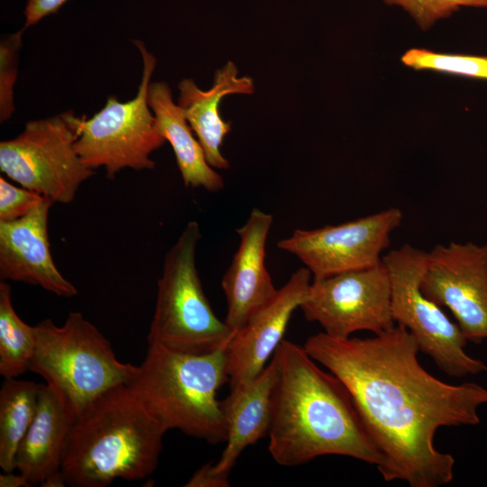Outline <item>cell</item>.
Returning <instances> with one entry per match:
<instances>
[{"label": "cell", "mask_w": 487, "mask_h": 487, "mask_svg": "<svg viewBox=\"0 0 487 487\" xmlns=\"http://www.w3.org/2000/svg\"><path fill=\"white\" fill-rule=\"evenodd\" d=\"M303 347L348 390L361 419L384 457L386 482L438 487L454 478L455 458L434 445L441 427L474 426L487 388L446 383L418 359L419 348L400 325L372 337L338 339L324 332Z\"/></svg>", "instance_id": "6da1fadb"}, {"label": "cell", "mask_w": 487, "mask_h": 487, "mask_svg": "<svg viewBox=\"0 0 487 487\" xmlns=\"http://www.w3.org/2000/svg\"><path fill=\"white\" fill-rule=\"evenodd\" d=\"M275 354L269 452L282 466L328 455L349 456L377 469L384 457L371 439L353 399L333 373L320 369L303 346L282 340Z\"/></svg>", "instance_id": "7a4b0ae2"}, {"label": "cell", "mask_w": 487, "mask_h": 487, "mask_svg": "<svg viewBox=\"0 0 487 487\" xmlns=\"http://www.w3.org/2000/svg\"><path fill=\"white\" fill-rule=\"evenodd\" d=\"M168 430L127 385L101 395L75 420L61 472L73 487L142 480L157 467Z\"/></svg>", "instance_id": "3957f363"}, {"label": "cell", "mask_w": 487, "mask_h": 487, "mask_svg": "<svg viewBox=\"0 0 487 487\" xmlns=\"http://www.w3.org/2000/svg\"><path fill=\"white\" fill-rule=\"evenodd\" d=\"M227 348L204 354L148 345L127 384L167 429L210 444L226 442L227 424L219 388L228 381Z\"/></svg>", "instance_id": "277c9868"}, {"label": "cell", "mask_w": 487, "mask_h": 487, "mask_svg": "<svg viewBox=\"0 0 487 487\" xmlns=\"http://www.w3.org/2000/svg\"><path fill=\"white\" fill-rule=\"evenodd\" d=\"M36 345L29 371L41 375L75 418L108 391L131 381L136 366L120 362L108 340L79 312L62 326H34Z\"/></svg>", "instance_id": "5b68a950"}, {"label": "cell", "mask_w": 487, "mask_h": 487, "mask_svg": "<svg viewBox=\"0 0 487 487\" xmlns=\"http://www.w3.org/2000/svg\"><path fill=\"white\" fill-rule=\"evenodd\" d=\"M199 225L189 221L166 253L147 335L148 345L204 354L229 345L235 332L212 309L196 266Z\"/></svg>", "instance_id": "8992f818"}, {"label": "cell", "mask_w": 487, "mask_h": 487, "mask_svg": "<svg viewBox=\"0 0 487 487\" xmlns=\"http://www.w3.org/2000/svg\"><path fill=\"white\" fill-rule=\"evenodd\" d=\"M133 43L142 60V73L136 96L122 102L110 96L105 106L90 118L82 117L75 149L89 169L104 168L107 178L125 168L152 170L151 154L166 142L155 127L154 115L147 102L148 87L157 60L141 40Z\"/></svg>", "instance_id": "52a82bcc"}, {"label": "cell", "mask_w": 487, "mask_h": 487, "mask_svg": "<svg viewBox=\"0 0 487 487\" xmlns=\"http://www.w3.org/2000/svg\"><path fill=\"white\" fill-rule=\"evenodd\" d=\"M81 122L72 111L29 121L16 137L0 142L1 171L53 203L72 202L94 174L75 149Z\"/></svg>", "instance_id": "ba28073f"}, {"label": "cell", "mask_w": 487, "mask_h": 487, "mask_svg": "<svg viewBox=\"0 0 487 487\" xmlns=\"http://www.w3.org/2000/svg\"><path fill=\"white\" fill-rule=\"evenodd\" d=\"M427 252L405 244L382 256L391 291V313L397 325L406 327L419 351L450 377L463 378L487 371L480 359L470 356L468 342L460 327L442 308L420 289Z\"/></svg>", "instance_id": "9c48e42d"}, {"label": "cell", "mask_w": 487, "mask_h": 487, "mask_svg": "<svg viewBox=\"0 0 487 487\" xmlns=\"http://www.w3.org/2000/svg\"><path fill=\"white\" fill-rule=\"evenodd\" d=\"M329 336L345 339L360 330L374 335L392 328L389 274L382 261L363 270L313 279L300 308Z\"/></svg>", "instance_id": "30bf717a"}, {"label": "cell", "mask_w": 487, "mask_h": 487, "mask_svg": "<svg viewBox=\"0 0 487 487\" xmlns=\"http://www.w3.org/2000/svg\"><path fill=\"white\" fill-rule=\"evenodd\" d=\"M402 219L400 208L390 207L336 225L296 229L277 246L295 255L313 279H323L380 264Z\"/></svg>", "instance_id": "8fae6325"}, {"label": "cell", "mask_w": 487, "mask_h": 487, "mask_svg": "<svg viewBox=\"0 0 487 487\" xmlns=\"http://www.w3.org/2000/svg\"><path fill=\"white\" fill-rule=\"evenodd\" d=\"M420 289L450 310L467 341L487 340V244L434 246L427 252Z\"/></svg>", "instance_id": "7c38bea8"}, {"label": "cell", "mask_w": 487, "mask_h": 487, "mask_svg": "<svg viewBox=\"0 0 487 487\" xmlns=\"http://www.w3.org/2000/svg\"><path fill=\"white\" fill-rule=\"evenodd\" d=\"M311 277L306 267L297 270L275 296L235 332L227 346L230 389L252 381L264 369L282 342L293 312L306 299Z\"/></svg>", "instance_id": "4fadbf2b"}, {"label": "cell", "mask_w": 487, "mask_h": 487, "mask_svg": "<svg viewBox=\"0 0 487 487\" xmlns=\"http://www.w3.org/2000/svg\"><path fill=\"white\" fill-rule=\"evenodd\" d=\"M52 204L44 198L26 216L0 221V278L71 298L78 294L77 288L57 269L50 250L48 217Z\"/></svg>", "instance_id": "5bb4252c"}, {"label": "cell", "mask_w": 487, "mask_h": 487, "mask_svg": "<svg viewBox=\"0 0 487 487\" xmlns=\"http://www.w3.org/2000/svg\"><path fill=\"white\" fill-rule=\"evenodd\" d=\"M272 223L271 214L255 207L236 230L240 244L221 282L226 299L225 322L234 332L278 291L265 264L266 241Z\"/></svg>", "instance_id": "9a60e30c"}, {"label": "cell", "mask_w": 487, "mask_h": 487, "mask_svg": "<svg viewBox=\"0 0 487 487\" xmlns=\"http://www.w3.org/2000/svg\"><path fill=\"white\" fill-rule=\"evenodd\" d=\"M178 105L197 139L201 144L207 163L216 169H228L229 161L221 152L225 136L231 131V122L219 114L222 99L231 94H252L253 78L238 77L232 61L218 69L213 86L208 90L199 88L192 78H183L179 84Z\"/></svg>", "instance_id": "2e32d148"}, {"label": "cell", "mask_w": 487, "mask_h": 487, "mask_svg": "<svg viewBox=\"0 0 487 487\" xmlns=\"http://www.w3.org/2000/svg\"><path fill=\"white\" fill-rule=\"evenodd\" d=\"M278 375L279 361L274 353L271 361L255 378L230 389V394L221 400L227 439L219 460L213 464L216 473L229 475L242 452L268 436Z\"/></svg>", "instance_id": "e0dca14e"}, {"label": "cell", "mask_w": 487, "mask_h": 487, "mask_svg": "<svg viewBox=\"0 0 487 487\" xmlns=\"http://www.w3.org/2000/svg\"><path fill=\"white\" fill-rule=\"evenodd\" d=\"M75 418L40 384L35 417L15 455V469L33 486L61 470Z\"/></svg>", "instance_id": "ac0fdd59"}, {"label": "cell", "mask_w": 487, "mask_h": 487, "mask_svg": "<svg viewBox=\"0 0 487 487\" xmlns=\"http://www.w3.org/2000/svg\"><path fill=\"white\" fill-rule=\"evenodd\" d=\"M147 102L157 131L172 147L184 185L209 192L221 190L223 178L207 163L204 150L175 104L169 85L164 81L150 82Z\"/></svg>", "instance_id": "d6986e66"}, {"label": "cell", "mask_w": 487, "mask_h": 487, "mask_svg": "<svg viewBox=\"0 0 487 487\" xmlns=\"http://www.w3.org/2000/svg\"><path fill=\"white\" fill-rule=\"evenodd\" d=\"M40 384L31 381L5 379L0 390V466L15 469L17 448L36 414Z\"/></svg>", "instance_id": "ffe728a7"}, {"label": "cell", "mask_w": 487, "mask_h": 487, "mask_svg": "<svg viewBox=\"0 0 487 487\" xmlns=\"http://www.w3.org/2000/svg\"><path fill=\"white\" fill-rule=\"evenodd\" d=\"M34 326L23 322L12 302V289L0 282V374L5 379L17 378L29 371L35 348Z\"/></svg>", "instance_id": "44dd1931"}, {"label": "cell", "mask_w": 487, "mask_h": 487, "mask_svg": "<svg viewBox=\"0 0 487 487\" xmlns=\"http://www.w3.org/2000/svg\"><path fill=\"white\" fill-rule=\"evenodd\" d=\"M402 62L415 69H430L458 76L487 79V56L440 53L425 49H411Z\"/></svg>", "instance_id": "7402d4cb"}, {"label": "cell", "mask_w": 487, "mask_h": 487, "mask_svg": "<svg viewBox=\"0 0 487 487\" xmlns=\"http://www.w3.org/2000/svg\"><path fill=\"white\" fill-rule=\"evenodd\" d=\"M24 29L2 36L0 41V122L10 120L15 111L14 87L18 76L19 53Z\"/></svg>", "instance_id": "603a6c76"}, {"label": "cell", "mask_w": 487, "mask_h": 487, "mask_svg": "<svg viewBox=\"0 0 487 487\" xmlns=\"http://www.w3.org/2000/svg\"><path fill=\"white\" fill-rule=\"evenodd\" d=\"M389 5H399L408 12L422 29L427 30L437 20L449 17L463 6L486 7L487 0H383Z\"/></svg>", "instance_id": "cb8c5ba5"}, {"label": "cell", "mask_w": 487, "mask_h": 487, "mask_svg": "<svg viewBox=\"0 0 487 487\" xmlns=\"http://www.w3.org/2000/svg\"><path fill=\"white\" fill-rule=\"evenodd\" d=\"M43 198L40 194L16 187L0 177V221H14L26 216Z\"/></svg>", "instance_id": "d4e9b609"}, {"label": "cell", "mask_w": 487, "mask_h": 487, "mask_svg": "<svg viewBox=\"0 0 487 487\" xmlns=\"http://www.w3.org/2000/svg\"><path fill=\"white\" fill-rule=\"evenodd\" d=\"M68 1L69 0H27L23 11L25 22L23 28L26 30L38 23L43 18L58 13Z\"/></svg>", "instance_id": "484cf974"}, {"label": "cell", "mask_w": 487, "mask_h": 487, "mask_svg": "<svg viewBox=\"0 0 487 487\" xmlns=\"http://www.w3.org/2000/svg\"><path fill=\"white\" fill-rule=\"evenodd\" d=\"M186 487H227L229 475L218 473L214 470L213 463L201 466L190 477Z\"/></svg>", "instance_id": "4316f807"}, {"label": "cell", "mask_w": 487, "mask_h": 487, "mask_svg": "<svg viewBox=\"0 0 487 487\" xmlns=\"http://www.w3.org/2000/svg\"><path fill=\"white\" fill-rule=\"evenodd\" d=\"M0 475V487H31L29 481L19 473L14 474L13 472H4Z\"/></svg>", "instance_id": "83f0119b"}, {"label": "cell", "mask_w": 487, "mask_h": 487, "mask_svg": "<svg viewBox=\"0 0 487 487\" xmlns=\"http://www.w3.org/2000/svg\"><path fill=\"white\" fill-rule=\"evenodd\" d=\"M66 484L65 477L60 470L48 477L41 485L44 487H60Z\"/></svg>", "instance_id": "f1b7e54d"}]
</instances>
